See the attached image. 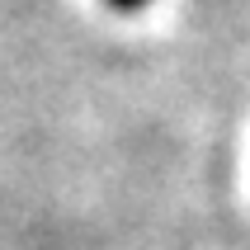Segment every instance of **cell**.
Instances as JSON below:
<instances>
[{"label":"cell","mask_w":250,"mask_h":250,"mask_svg":"<svg viewBox=\"0 0 250 250\" xmlns=\"http://www.w3.org/2000/svg\"><path fill=\"white\" fill-rule=\"evenodd\" d=\"M113 10H137V5H146V0H109Z\"/></svg>","instance_id":"1"}]
</instances>
